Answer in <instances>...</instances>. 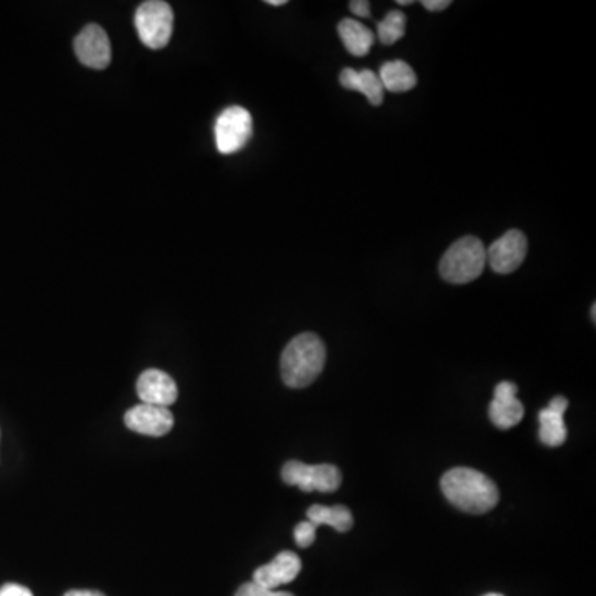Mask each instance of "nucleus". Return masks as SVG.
Wrapping results in <instances>:
<instances>
[{
	"instance_id": "obj_1",
	"label": "nucleus",
	"mask_w": 596,
	"mask_h": 596,
	"mask_svg": "<svg viewBox=\"0 0 596 596\" xmlns=\"http://www.w3.org/2000/svg\"><path fill=\"white\" fill-rule=\"evenodd\" d=\"M441 489L446 499L467 514H486L499 502L494 482L482 472L469 467H456L444 474Z\"/></svg>"
},
{
	"instance_id": "obj_2",
	"label": "nucleus",
	"mask_w": 596,
	"mask_h": 596,
	"mask_svg": "<svg viewBox=\"0 0 596 596\" xmlns=\"http://www.w3.org/2000/svg\"><path fill=\"white\" fill-rule=\"evenodd\" d=\"M327 361V350L315 333H302L285 347L280 358L282 380L289 388H305L317 380Z\"/></svg>"
},
{
	"instance_id": "obj_3",
	"label": "nucleus",
	"mask_w": 596,
	"mask_h": 596,
	"mask_svg": "<svg viewBox=\"0 0 596 596\" xmlns=\"http://www.w3.org/2000/svg\"><path fill=\"white\" fill-rule=\"evenodd\" d=\"M487 264L486 247L477 237H462L454 242L439 264V274L454 285L469 284L481 277Z\"/></svg>"
},
{
	"instance_id": "obj_4",
	"label": "nucleus",
	"mask_w": 596,
	"mask_h": 596,
	"mask_svg": "<svg viewBox=\"0 0 596 596\" xmlns=\"http://www.w3.org/2000/svg\"><path fill=\"white\" fill-rule=\"evenodd\" d=\"M173 20V9L168 2H143L135 14V27L141 42L149 49H164L173 34Z\"/></svg>"
},
{
	"instance_id": "obj_5",
	"label": "nucleus",
	"mask_w": 596,
	"mask_h": 596,
	"mask_svg": "<svg viewBox=\"0 0 596 596\" xmlns=\"http://www.w3.org/2000/svg\"><path fill=\"white\" fill-rule=\"evenodd\" d=\"M254 123L249 111L242 106H229L217 116L214 126L216 146L219 153L234 154L249 143Z\"/></svg>"
},
{
	"instance_id": "obj_6",
	"label": "nucleus",
	"mask_w": 596,
	"mask_h": 596,
	"mask_svg": "<svg viewBox=\"0 0 596 596\" xmlns=\"http://www.w3.org/2000/svg\"><path fill=\"white\" fill-rule=\"evenodd\" d=\"M282 479L289 486H297L303 492H333L342 484V472L332 464L308 466L303 462L289 461L282 469Z\"/></svg>"
},
{
	"instance_id": "obj_7",
	"label": "nucleus",
	"mask_w": 596,
	"mask_h": 596,
	"mask_svg": "<svg viewBox=\"0 0 596 596\" xmlns=\"http://www.w3.org/2000/svg\"><path fill=\"white\" fill-rule=\"evenodd\" d=\"M487 262L497 274H512L519 269L527 255V237L524 232L512 229L499 237L486 249Z\"/></svg>"
},
{
	"instance_id": "obj_8",
	"label": "nucleus",
	"mask_w": 596,
	"mask_h": 596,
	"mask_svg": "<svg viewBox=\"0 0 596 596\" xmlns=\"http://www.w3.org/2000/svg\"><path fill=\"white\" fill-rule=\"evenodd\" d=\"M125 424L135 433L161 438L173 429L174 418L168 408L141 403L125 414Z\"/></svg>"
},
{
	"instance_id": "obj_9",
	"label": "nucleus",
	"mask_w": 596,
	"mask_h": 596,
	"mask_svg": "<svg viewBox=\"0 0 596 596\" xmlns=\"http://www.w3.org/2000/svg\"><path fill=\"white\" fill-rule=\"evenodd\" d=\"M75 53L85 67L103 70L111 62V45L100 25L90 24L77 35Z\"/></svg>"
},
{
	"instance_id": "obj_10",
	"label": "nucleus",
	"mask_w": 596,
	"mask_h": 596,
	"mask_svg": "<svg viewBox=\"0 0 596 596\" xmlns=\"http://www.w3.org/2000/svg\"><path fill=\"white\" fill-rule=\"evenodd\" d=\"M524 404L517 398V385L512 381H502L496 386L494 399H492L489 416L497 428H514L524 418Z\"/></svg>"
},
{
	"instance_id": "obj_11",
	"label": "nucleus",
	"mask_w": 596,
	"mask_h": 596,
	"mask_svg": "<svg viewBox=\"0 0 596 596\" xmlns=\"http://www.w3.org/2000/svg\"><path fill=\"white\" fill-rule=\"evenodd\" d=\"M136 391L141 403L154 404L168 408L178 399V385L176 381L161 370H146L136 383Z\"/></svg>"
},
{
	"instance_id": "obj_12",
	"label": "nucleus",
	"mask_w": 596,
	"mask_h": 596,
	"mask_svg": "<svg viewBox=\"0 0 596 596\" xmlns=\"http://www.w3.org/2000/svg\"><path fill=\"white\" fill-rule=\"evenodd\" d=\"M302 570V562L294 552H280L272 562L264 567L257 568L254 572V583L260 587L277 590L282 585L294 582Z\"/></svg>"
},
{
	"instance_id": "obj_13",
	"label": "nucleus",
	"mask_w": 596,
	"mask_h": 596,
	"mask_svg": "<svg viewBox=\"0 0 596 596\" xmlns=\"http://www.w3.org/2000/svg\"><path fill=\"white\" fill-rule=\"evenodd\" d=\"M567 408V398L557 396V398H553L550 401L547 408L540 411L539 438L545 446H562L567 441V426H565V421H563V414H565Z\"/></svg>"
},
{
	"instance_id": "obj_14",
	"label": "nucleus",
	"mask_w": 596,
	"mask_h": 596,
	"mask_svg": "<svg viewBox=\"0 0 596 596\" xmlns=\"http://www.w3.org/2000/svg\"><path fill=\"white\" fill-rule=\"evenodd\" d=\"M340 83L347 90H355V92L365 95L366 100L370 101L373 106H380L385 100V88L381 85L380 77H378V73L371 72V70L356 72L353 68H345L340 73Z\"/></svg>"
},
{
	"instance_id": "obj_15",
	"label": "nucleus",
	"mask_w": 596,
	"mask_h": 596,
	"mask_svg": "<svg viewBox=\"0 0 596 596\" xmlns=\"http://www.w3.org/2000/svg\"><path fill=\"white\" fill-rule=\"evenodd\" d=\"M378 77H380L383 88L391 93L409 92L418 83V77H416L413 68L409 67L408 63L403 62V60L386 62L381 67Z\"/></svg>"
},
{
	"instance_id": "obj_16",
	"label": "nucleus",
	"mask_w": 596,
	"mask_h": 596,
	"mask_svg": "<svg viewBox=\"0 0 596 596\" xmlns=\"http://www.w3.org/2000/svg\"><path fill=\"white\" fill-rule=\"evenodd\" d=\"M338 34L342 37L343 44L348 52L355 57H365L373 47L375 35L368 27L358 22V20L343 19L338 24Z\"/></svg>"
},
{
	"instance_id": "obj_17",
	"label": "nucleus",
	"mask_w": 596,
	"mask_h": 596,
	"mask_svg": "<svg viewBox=\"0 0 596 596\" xmlns=\"http://www.w3.org/2000/svg\"><path fill=\"white\" fill-rule=\"evenodd\" d=\"M307 517L310 522L320 525H330L338 532H348L353 527V517H351L350 510L345 505H333V507H325V505H312L308 509Z\"/></svg>"
},
{
	"instance_id": "obj_18",
	"label": "nucleus",
	"mask_w": 596,
	"mask_h": 596,
	"mask_svg": "<svg viewBox=\"0 0 596 596\" xmlns=\"http://www.w3.org/2000/svg\"><path fill=\"white\" fill-rule=\"evenodd\" d=\"M406 32V17L399 10H391L378 24V39L383 45H393L403 39Z\"/></svg>"
},
{
	"instance_id": "obj_19",
	"label": "nucleus",
	"mask_w": 596,
	"mask_h": 596,
	"mask_svg": "<svg viewBox=\"0 0 596 596\" xmlns=\"http://www.w3.org/2000/svg\"><path fill=\"white\" fill-rule=\"evenodd\" d=\"M317 529L318 525L313 524V522H310V520H307V522H300V524H298L294 530L295 542H297L298 547H310V545L315 542Z\"/></svg>"
},
{
	"instance_id": "obj_20",
	"label": "nucleus",
	"mask_w": 596,
	"mask_h": 596,
	"mask_svg": "<svg viewBox=\"0 0 596 596\" xmlns=\"http://www.w3.org/2000/svg\"><path fill=\"white\" fill-rule=\"evenodd\" d=\"M236 596H294L289 592H277V590H269V588L260 587L257 583L250 582L242 585L237 590Z\"/></svg>"
},
{
	"instance_id": "obj_21",
	"label": "nucleus",
	"mask_w": 596,
	"mask_h": 596,
	"mask_svg": "<svg viewBox=\"0 0 596 596\" xmlns=\"http://www.w3.org/2000/svg\"><path fill=\"white\" fill-rule=\"evenodd\" d=\"M0 596H34V593L19 583H5L4 587L0 588Z\"/></svg>"
},
{
	"instance_id": "obj_22",
	"label": "nucleus",
	"mask_w": 596,
	"mask_h": 596,
	"mask_svg": "<svg viewBox=\"0 0 596 596\" xmlns=\"http://www.w3.org/2000/svg\"><path fill=\"white\" fill-rule=\"evenodd\" d=\"M350 10L358 17H370V2L353 0V2H350Z\"/></svg>"
},
{
	"instance_id": "obj_23",
	"label": "nucleus",
	"mask_w": 596,
	"mask_h": 596,
	"mask_svg": "<svg viewBox=\"0 0 596 596\" xmlns=\"http://www.w3.org/2000/svg\"><path fill=\"white\" fill-rule=\"evenodd\" d=\"M423 7L429 10V12H441V10H446L449 5H451V0H423L421 2Z\"/></svg>"
},
{
	"instance_id": "obj_24",
	"label": "nucleus",
	"mask_w": 596,
	"mask_h": 596,
	"mask_svg": "<svg viewBox=\"0 0 596 596\" xmlns=\"http://www.w3.org/2000/svg\"><path fill=\"white\" fill-rule=\"evenodd\" d=\"M63 596H105L100 592H92V590H70Z\"/></svg>"
},
{
	"instance_id": "obj_25",
	"label": "nucleus",
	"mask_w": 596,
	"mask_h": 596,
	"mask_svg": "<svg viewBox=\"0 0 596 596\" xmlns=\"http://www.w3.org/2000/svg\"><path fill=\"white\" fill-rule=\"evenodd\" d=\"M267 4L274 5V7H280V5L287 4V0H267Z\"/></svg>"
},
{
	"instance_id": "obj_26",
	"label": "nucleus",
	"mask_w": 596,
	"mask_h": 596,
	"mask_svg": "<svg viewBox=\"0 0 596 596\" xmlns=\"http://www.w3.org/2000/svg\"><path fill=\"white\" fill-rule=\"evenodd\" d=\"M413 0H398V5H411Z\"/></svg>"
},
{
	"instance_id": "obj_27",
	"label": "nucleus",
	"mask_w": 596,
	"mask_h": 596,
	"mask_svg": "<svg viewBox=\"0 0 596 596\" xmlns=\"http://www.w3.org/2000/svg\"><path fill=\"white\" fill-rule=\"evenodd\" d=\"M596 305L595 303H593V307H592V318H593V322H595V318H596Z\"/></svg>"
},
{
	"instance_id": "obj_28",
	"label": "nucleus",
	"mask_w": 596,
	"mask_h": 596,
	"mask_svg": "<svg viewBox=\"0 0 596 596\" xmlns=\"http://www.w3.org/2000/svg\"><path fill=\"white\" fill-rule=\"evenodd\" d=\"M484 596H504V595H500V593H489V595H484Z\"/></svg>"
}]
</instances>
